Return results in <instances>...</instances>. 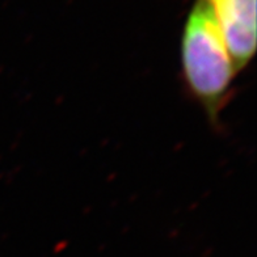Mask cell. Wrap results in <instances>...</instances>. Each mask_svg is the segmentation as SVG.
<instances>
[{"instance_id":"obj_1","label":"cell","mask_w":257,"mask_h":257,"mask_svg":"<svg viewBox=\"0 0 257 257\" xmlns=\"http://www.w3.org/2000/svg\"><path fill=\"white\" fill-rule=\"evenodd\" d=\"M181 70L186 88L209 119L218 123L232 95L236 76L210 0H196L181 40Z\"/></svg>"},{"instance_id":"obj_2","label":"cell","mask_w":257,"mask_h":257,"mask_svg":"<svg viewBox=\"0 0 257 257\" xmlns=\"http://www.w3.org/2000/svg\"><path fill=\"white\" fill-rule=\"evenodd\" d=\"M236 72L256 53V0H210Z\"/></svg>"}]
</instances>
